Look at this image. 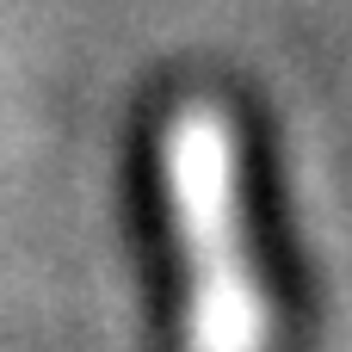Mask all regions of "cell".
<instances>
[{"mask_svg": "<svg viewBox=\"0 0 352 352\" xmlns=\"http://www.w3.org/2000/svg\"><path fill=\"white\" fill-rule=\"evenodd\" d=\"M161 198L179 248L186 352H266L272 309L248 248L241 136L217 105H173L161 124Z\"/></svg>", "mask_w": 352, "mask_h": 352, "instance_id": "cell-1", "label": "cell"}]
</instances>
